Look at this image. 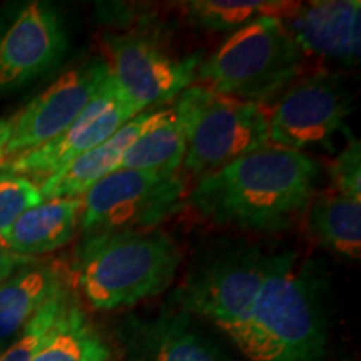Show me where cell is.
Here are the masks:
<instances>
[{
	"mask_svg": "<svg viewBox=\"0 0 361 361\" xmlns=\"http://www.w3.org/2000/svg\"><path fill=\"white\" fill-rule=\"evenodd\" d=\"M318 178L314 157L268 146L196 179L186 201L213 224L281 231L305 213Z\"/></svg>",
	"mask_w": 361,
	"mask_h": 361,
	"instance_id": "6da1fadb",
	"label": "cell"
},
{
	"mask_svg": "<svg viewBox=\"0 0 361 361\" xmlns=\"http://www.w3.org/2000/svg\"><path fill=\"white\" fill-rule=\"evenodd\" d=\"M236 346L250 361H324L326 281L313 261L291 250L271 255L250 323Z\"/></svg>",
	"mask_w": 361,
	"mask_h": 361,
	"instance_id": "7a4b0ae2",
	"label": "cell"
},
{
	"mask_svg": "<svg viewBox=\"0 0 361 361\" xmlns=\"http://www.w3.org/2000/svg\"><path fill=\"white\" fill-rule=\"evenodd\" d=\"M183 251L159 229L87 234L75 252V283L96 311L121 310L173 284Z\"/></svg>",
	"mask_w": 361,
	"mask_h": 361,
	"instance_id": "3957f363",
	"label": "cell"
},
{
	"mask_svg": "<svg viewBox=\"0 0 361 361\" xmlns=\"http://www.w3.org/2000/svg\"><path fill=\"white\" fill-rule=\"evenodd\" d=\"M305 59L279 17H261L201 61L196 80L218 96L268 106L303 75Z\"/></svg>",
	"mask_w": 361,
	"mask_h": 361,
	"instance_id": "277c9868",
	"label": "cell"
},
{
	"mask_svg": "<svg viewBox=\"0 0 361 361\" xmlns=\"http://www.w3.org/2000/svg\"><path fill=\"white\" fill-rule=\"evenodd\" d=\"M271 255L245 239L211 243L189 264L174 291V308L213 323L236 345L250 323Z\"/></svg>",
	"mask_w": 361,
	"mask_h": 361,
	"instance_id": "5b68a950",
	"label": "cell"
},
{
	"mask_svg": "<svg viewBox=\"0 0 361 361\" xmlns=\"http://www.w3.org/2000/svg\"><path fill=\"white\" fill-rule=\"evenodd\" d=\"M173 107L186 129L184 178L200 179L269 146L264 106L233 101L194 84L179 94Z\"/></svg>",
	"mask_w": 361,
	"mask_h": 361,
	"instance_id": "8992f818",
	"label": "cell"
},
{
	"mask_svg": "<svg viewBox=\"0 0 361 361\" xmlns=\"http://www.w3.org/2000/svg\"><path fill=\"white\" fill-rule=\"evenodd\" d=\"M264 111L269 146L308 154L331 149L346 133L353 99L340 75L316 71L300 75Z\"/></svg>",
	"mask_w": 361,
	"mask_h": 361,
	"instance_id": "52a82bcc",
	"label": "cell"
},
{
	"mask_svg": "<svg viewBox=\"0 0 361 361\" xmlns=\"http://www.w3.org/2000/svg\"><path fill=\"white\" fill-rule=\"evenodd\" d=\"M186 196V178L183 174L117 169L82 196L79 228L85 236L147 231L173 216Z\"/></svg>",
	"mask_w": 361,
	"mask_h": 361,
	"instance_id": "ba28073f",
	"label": "cell"
},
{
	"mask_svg": "<svg viewBox=\"0 0 361 361\" xmlns=\"http://www.w3.org/2000/svg\"><path fill=\"white\" fill-rule=\"evenodd\" d=\"M117 97L134 116L176 101L196 82L200 54L176 56L152 34L107 32L102 37Z\"/></svg>",
	"mask_w": 361,
	"mask_h": 361,
	"instance_id": "9c48e42d",
	"label": "cell"
},
{
	"mask_svg": "<svg viewBox=\"0 0 361 361\" xmlns=\"http://www.w3.org/2000/svg\"><path fill=\"white\" fill-rule=\"evenodd\" d=\"M69 49L61 11L49 2H25L0 19V97L17 92L54 69Z\"/></svg>",
	"mask_w": 361,
	"mask_h": 361,
	"instance_id": "30bf717a",
	"label": "cell"
},
{
	"mask_svg": "<svg viewBox=\"0 0 361 361\" xmlns=\"http://www.w3.org/2000/svg\"><path fill=\"white\" fill-rule=\"evenodd\" d=\"M109 75L104 57L87 59L64 72L12 117L6 157L42 146L64 133L96 97Z\"/></svg>",
	"mask_w": 361,
	"mask_h": 361,
	"instance_id": "8fae6325",
	"label": "cell"
},
{
	"mask_svg": "<svg viewBox=\"0 0 361 361\" xmlns=\"http://www.w3.org/2000/svg\"><path fill=\"white\" fill-rule=\"evenodd\" d=\"M133 117L135 116L117 97L116 85L109 75L96 97L64 133L22 154L4 157L0 168L25 176L35 184H40L69 162L111 137Z\"/></svg>",
	"mask_w": 361,
	"mask_h": 361,
	"instance_id": "7c38bea8",
	"label": "cell"
},
{
	"mask_svg": "<svg viewBox=\"0 0 361 361\" xmlns=\"http://www.w3.org/2000/svg\"><path fill=\"white\" fill-rule=\"evenodd\" d=\"M305 57L353 67L360 62V0H316L300 4L279 17Z\"/></svg>",
	"mask_w": 361,
	"mask_h": 361,
	"instance_id": "4fadbf2b",
	"label": "cell"
},
{
	"mask_svg": "<svg viewBox=\"0 0 361 361\" xmlns=\"http://www.w3.org/2000/svg\"><path fill=\"white\" fill-rule=\"evenodd\" d=\"M124 345L128 361H233L176 308L130 324Z\"/></svg>",
	"mask_w": 361,
	"mask_h": 361,
	"instance_id": "5bb4252c",
	"label": "cell"
},
{
	"mask_svg": "<svg viewBox=\"0 0 361 361\" xmlns=\"http://www.w3.org/2000/svg\"><path fill=\"white\" fill-rule=\"evenodd\" d=\"M168 109H149L128 121L111 137L37 184L42 200L82 197L94 184L119 169L121 159L135 139L168 116Z\"/></svg>",
	"mask_w": 361,
	"mask_h": 361,
	"instance_id": "9a60e30c",
	"label": "cell"
},
{
	"mask_svg": "<svg viewBox=\"0 0 361 361\" xmlns=\"http://www.w3.org/2000/svg\"><path fill=\"white\" fill-rule=\"evenodd\" d=\"M64 288V276L56 264L32 261L0 283V353L19 338L37 311Z\"/></svg>",
	"mask_w": 361,
	"mask_h": 361,
	"instance_id": "2e32d148",
	"label": "cell"
},
{
	"mask_svg": "<svg viewBox=\"0 0 361 361\" xmlns=\"http://www.w3.org/2000/svg\"><path fill=\"white\" fill-rule=\"evenodd\" d=\"M82 213V197L45 200L30 207L0 238L8 250L24 258L45 255L74 238Z\"/></svg>",
	"mask_w": 361,
	"mask_h": 361,
	"instance_id": "e0dca14e",
	"label": "cell"
},
{
	"mask_svg": "<svg viewBox=\"0 0 361 361\" xmlns=\"http://www.w3.org/2000/svg\"><path fill=\"white\" fill-rule=\"evenodd\" d=\"M306 231L324 250L360 259L361 200L331 192L313 197L305 211Z\"/></svg>",
	"mask_w": 361,
	"mask_h": 361,
	"instance_id": "ac0fdd59",
	"label": "cell"
},
{
	"mask_svg": "<svg viewBox=\"0 0 361 361\" xmlns=\"http://www.w3.org/2000/svg\"><path fill=\"white\" fill-rule=\"evenodd\" d=\"M186 129L174 107L168 116L130 144L119 169L147 171L157 174H180L186 156Z\"/></svg>",
	"mask_w": 361,
	"mask_h": 361,
	"instance_id": "d6986e66",
	"label": "cell"
},
{
	"mask_svg": "<svg viewBox=\"0 0 361 361\" xmlns=\"http://www.w3.org/2000/svg\"><path fill=\"white\" fill-rule=\"evenodd\" d=\"M111 350L74 298L54 324L32 361H107Z\"/></svg>",
	"mask_w": 361,
	"mask_h": 361,
	"instance_id": "ffe728a7",
	"label": "cell"
},
{
	"mask_svg": "<svg viewBox=\"0 0 361 361\" xmlns=\"http://www.w3.org/2000/svg\"><path fill=\"white\" fill-rule=\"evenodd\" d=\"M295 6L273 0H192L179 4V11L200 29L233 34L261 17L286 16Z\"/></svg>",
	"mask_w": 361,
	"mask_h": 361,
	"instance_id": "44dd1931",
	"label": "cell"
},
{
	"mask_svg": "<svg viewBox=\"0 0 361 361\" xmlns=\"http://www.w3.org/2000/svg\"><path fill=\"white\" fill-rule=\"evenodd\" d=\"M69 298L71 293L67 288L56 293L30 319L19 338L0 353V361H32L35 353L42 348L45 340L51 335L54 324L64 311Z\"/></svg>",
	"mask_w": 361,
	"mask_h": 361,
	"instance_id": "7402d4cb",
	"label": "cell"
},
{
	"mask_svg": "<svg viewBox=\"0 0 361 361\" xmlns=\"http://www.w3.org/2000/svg\"><path fill=\"white\" fill-rule=\"evenodd\" d=\"M42 201L34 180L0 168V238L25 211Z\"/></svg>",
	"mask_w": 361,
	"mask_h": 361,
	"instance_id": "603a6c76",
	"label": "cell"
},
{
	"mask_svg": "<svg viewBox=\"0 0 361 361\" xmlns=\"http://www.w3.org/2000/svg\"><path fill=\"white\" fill-rule=\"evenodd\" d=\"M329 180L335 192L361 200V144L350 137L348 144L329 162Z\"/></svg>",
	"mask_w": 361,
	"mask_h": 361,
	"instance_id": "cb8c5ba5",
	"label": "cell"
},
{
	"mask_svg": "<svg viewBox=\"0 0 361 361\" xmlns=\"http://www.w3.org/2000/svg\"><path fill=\"white\" fill-rule=\"evenodd\" d=\"M30 261H32L30 258H24V256L12 252L0 239V283L16 273L17 269H20L22 266L29 264Z\"/></svg>",
	"mask_w": 361,
	"mask_h": 361,
	"instance_id": "d4e9b609",
	"label": "cell"
},
{
	"mask_svg": "<svg viewBox=\"0 0 361 361\" xmlns=\"http://www.w3.org/2000/svg\"><path fill=\"white\" fill-rule=\"evenodd\" d=\"M12 134V117L11 119H0V161L6 157V147Z\"/></svg>",
	"mask_w": 361,
	"mask_h": 361,
	"instance_id": "484cf974",
	"label": "cell"
}]
</instances>
